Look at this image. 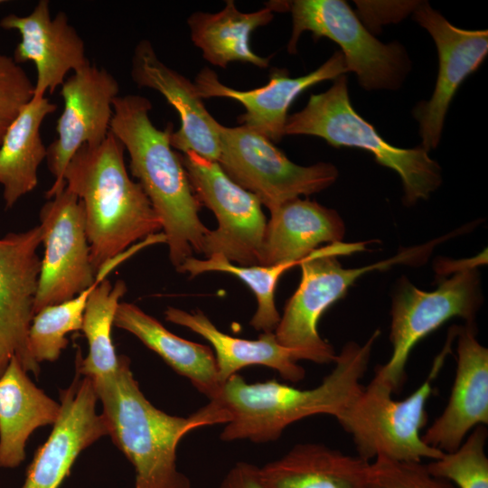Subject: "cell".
<instances>
[{"instance_id":"13","label":"cell","mask_w":488,"mask_h":488,"mask_svg":"<svg viewBox=\"0 0 488 488\" xmlns=\"http://www.w3.org/2000/svg\"><path fill=\"white\" fill-rule=\"evenodd\" d=\"M413 19L431 35L438 56L433 94L412 112L418 123L420 146L429 152L441 140L446 115L459 86L487 56L488 32L456 27L427 2H418Z\"/></svg>"},{"instance_id":"16","label":"cell","mask_w":488,"mask_h":488,"mask_svg":"<svg viewBox=\"0 0 488 488\" xmlns=\"http://www.w3.org/2000/svg\"><path fill=\"white\" fill-rule=\"evenodd\" d=\"M60 399L59 418L37 449L22 488H59L80 452L108 435L104 416L96 411L98 397L89 378L76 371Z\"/></svg>"},{"instance_id":"5","label":"cell","mask_w":488,"mask_h":488,"mask_svg":"<svg viewBox=\"0 0 488 488\" xmlns=\"http://www.w3.org/2000/svg\"><path fill=\"white\" fill-rule=\"evenodd\" d=\"M286 135L314 136L334 147H354L370 152L378 164L399 175L406 205L428 199L442 183L441 167L427 151L421 146L392 145L357 113L350 100L345 74L334 79L324 92L312 94L302 110L288 115Z\"/></svg>"},{"instance_id":"9","label":"cell","mask_w":488,"mask_h":488,"mask_svg":"<svg viewBox=\"0 0 488 488\" xmlns=\"http://www.w3.org/2000/svg\"><path fill=\"white\" fill-rule=\"evenodd\" d=\"M483 302L475 264L457 267L433 291H423L406 277L399 280L391 303L389 341L392 353L387 362L375 369L373 380L399 392L406 380L410 352L425 336L453 317L474 323Z\"/></svg>"},{"instance_id":"34","label":"cell","mask_w":488,"mask_h":488,"mask_svg":"<svg viewBox=\"0 0 488 488\" xmlns=\"http://www.w3.org/2000/svg\"><path fill=\"white\" fill-rule=\"evenodd\" d=\"M219 488H264L258 467L248 462L236 463L224 475Z\"/></svg>"},{"instance_id":"4","label":"cell","mask_w":488,"mask_h":488,"mask_svg":"<svg viewBox=\"0 0 488 488\" xmlns=\"http://www.w3.org/2000/svg\"><path fill=\"white\" fill-rule=\"evenodd\" d=\"M91 380L108 436L136 471L134 488H191L189 478L177 469L176 450L187 433L206 427L198 411L184 418L155 407L141 391L124 355L114 373Z\"/></svg>"},{"instance_id":"7","label":"cell","mask_w":488,"mask_h":488,"mask_svg":"<svg viewBox=\"0 0 488 488\" xmlns=\"http://www.w3.org/2000/svg\"><path fill=\"white\" fill-rule=\"evenodd\" d=\"M367 242H338L318 248L305 258L300 284L286 302L283 314L274 331L278 343L296 352L299 361L315 363L333 362V347L318 333V323L324 313L346 294L348 288L362 275L384 270L398 264L418 265L420 252L417 247L402 249L395 256L366 267L344 268L337 257L366 250Z\"/></svg>"},{"instance_id":"24","label":"cell","mask_w":488,"mask_h":488,"mask_svg":"<svg viewBox=\"0 0 488 488\" xmlns=\"http://www.w3.org/2000/svg\"><path fill=\"white\" fill-rule=\"evenodd\" d=\"M26 373L12 357L0 377V467L20 465L31 434L53 425L61 412V404L37 388Z\"/></svg>"},{"instance_id":"22","label":"cell","mask_w":488,"mask_h":488,"mask_svg":"<svg viewBox=\"0 0 488 488\" xmlns=\"http://www.w3.org/2000/svg\"><path fill=\"white\" fill-rule=\"evenodd\" d=\"M164 315L167 321L188 328L210 343L221 385L243 368L252 365L273 369L293 383L305 377V369L297 363L296 352L281 345L274 332L261 333L256 340L242 339L219 330L202 310L186 312L170 306Z\"/></svg>"},{"instance_id":"21","label":"cell","mask_w":488,"mask_h":488,"mask_svg":"<svg viewBox=\"0 0 488 488\" xmlns=\"http://www.w3.org/2000/svg\"><path fill=\"white\" fill-rule=\"evenodd\" d=\"M258 265L301 263L323 243L342 242L341 216L310 200L295 198L269 211Z\"/></svg>"},{"instance_id":"19","label":"cell","mask_w":488,"mask_h":488,"mask_svg":"<svg viewBox=\"0 0 488 488\" xmlns=\"http://www.w3.org/2000/svg\"><path fill=\"white\" fill-rule=\"evenodd\" d=\"M457 359L446 408L422 435L428 446L453 452L477 426L488 424V350L476 338L474 323L456 326Z\"/></svg>"},{"instance_id":"30","label":"cell","mask_w":488,"mask_h":488,"mask_svg":"<svg viewBox=\"0 0 488 488\" xmlns=\"http://www.w3.org/2000/svg\"><path fill=\"white\" fill-rule=\"evenodd\" d=\"M99 274L96 275L91 286L73 298L48 305L33 315L29 330V348L39 364L57 361L69 343L66 335L81 330L89 296L106 278Z\"/></svg>"},{"instance_id":"18","label":"cell","mask_w":488,"mask_h":488,"mask_svg":"<svg viewBox=\"0 0 488 488\" xmlns=\"http://www.w3.org/2000/svg\"><path fill=\"white\" fill-rule=\"evenodd\" d=\"M346 72L344 57L337 51L320 67L304 76L291 78L286 70L274 69L267 84L253 89L228 87L209 68H203L197 74L194 85L202 99L228 98L239 101L245 113L238 117V122L272 143H277L285 136L287 112L293 101L308 88L324 80H333Z\"/></svg>"},{"instance_id":"31","label":"cell","mask_w":488,"mask_h":488,"mask_svg":"<svg viewBox=\"0 0 488 488\" xmlns=\"http://www.w3.org/2000/svg\"><path fill=\"white\" fill-rule=\"evenodd\" d=\"M487 436L486 426H477L457 449L427 464V470L456 488H488Z\"/></svg>"},{"instance_id":"29","label":"cell","mask_w":488,"mask_h":488,"mask_svg":"<svg viewBox=\"0 0 488 488\" xmlns=\"http://www.w3.org/2000/svg\"><path fill=\"white\" fill-rule=\"evenodd\" d=\"M205 258V259L188 258L176 270L180 273H188L191 277L205 272H223L237 277L249 287L257 299V309L249 322L250 326L262 333L274 332L280 320L275 303L277 284L286 270L300 264L240 266L229 261L223 255L218 253Z\"/></svg>"},{"instance_id":"15","label":"cell","mask_w":488,"mask_h":488,"mask_svg":"<svg viewBox=\"0 0 488 488\" xmlns=\"http://www.w3.org/2000/svg\"><path fill=\"white\" fill-rule=\"evenodd\" d=\"M39 225L0 238V377L12 357L36 377L40 364L29 348V330L41 269Z\"/></svg>"},{"instance_id":"27","label":"cell","mask_w":488,"mask_h":488,"mask_svg":"<svg viewBox=\"0 0 488 488\" xmlns=\"http://www.w3.org/2000/svg\"><path fill=\"white\" fill-rule=\"evenodd\" d=\"M57 109L42 97L33 99L7 128L0 144V185L5 209L35 189L38 169L46 159L41 136L44 118Z\"/></svg>"},{"instance_id":"28","label":"cell","mask_w":488,"mask_h":488,"mask_svg":"<svg viewBox=\"0 0 488 488\" xmlns=\"http://www.w3.org/2000/svg\"><path fill=\"white\" fill-rule=\"evenodd\" d=\"M127 292L123 280L115 284L105 278L89 296L81 330L87 339L89 352L82 359L76 356V371L91 380L114 373L119 363L112 341V326L120 299Z\"/></svg>"},{"instance_id":"32","label":"cell","mask_w":488,"mask_h":488,"mask_svg":"<svg viewBox=\"0 0 488 488\" xmlns=\"http://www.w3.org/2000/svg\"><path fill=\"white\" fill-rule=\"evenodd\" d=\"M366 488H456L433 475L421 462L379 456L370 462Z\"/></svg>"},{"instance_id":"26","label":"cell","mask_w":488,"mask_h":488,"mask_svg":"<svg viewBox=\"0 0 488 488\" xmlns=\"http://www.w3.org/2000/svg\"><path fill=\"white\" fill-rule=\"evenodd\" d=\"M273 17V10L267 5L243 13L233 0H227L220 12H195L188 17L187 23L192 42L211 64L225 69L230 62L240 61L264 69L268 67L271 56L256 54L249 40L254 30L268 24Z\"/></svg>"},{"instance_id":"1","label":"cell","mask_w":488,"mask_h":488,"mask_svg":"<svg viewBox=\"0 0 488 488\" xmlns=\"http://www.w3.org/2000/svg\"><path fill=\"white\" fill-rule=\"evenodd\" d=\"M380 330L363 343H347L333 361V369L312 389H298L276 380L249 383L239 373L221 386L218 397L201 408L211 426L224 424V442L277 441L291 424L319 414L336 419L361 390Z\"/></svg>"},{"instance_id":"23","label":"cell","mask_w":488,"mask_h":488,"mask_svg":"<svg viewBox=\"0 0 488 488\" xmlns=\"http://www.w3.org/2000/svg\"><path fill=\"white\" fill-rule=\"evenodd\" d=\"M370 462L320 443L294 446L258 467L264 488H366Z\"/></svg>"},{"instance_id":"6","label":"cell","mask_w":488,"mask_h":488,"mask_svg":"<svg viewBox=\"0 0 488 488\" xmlns=\"http://www.w3.org/2000/svg\"><path fill=\"white\" fill-rule=\"evenodd\" d=\"M456 335L453 326L441 352L435 358L426 380L401 400L392 398L387 387L371 380L336 419L352 436L357 455L370 462L379 456L399 461L436 460L444 452L426 444L420 432L427 422V402L432 383L451 352Z\"/></svg>"},{"instance_id":"20","label":"cell","mask_w":488,"mask_h":488,"mask_svg":"<svg viewBox=\"0 0 488 488\" xmlns=\"http://www.w3.org/2000/svg\"><path fill=\"white\" fill-rule=\"evenodd\" d=\"M131 78L136 86L160 92L177 111L181 124L171 134L173 148L218 161L220 123L204 107L194 83L163 63L148 40H141L134 49Z\"/></svg>"},{"instance_id":"8","label":"cell","mask_w":488,"mask_h":488,"mask_svg":"<svg viewBox=\"0 0 488 488\" xmlns=\"http://www.w3.org/2000/svg\"><path fill=\"white\" fill-rule=\"evenodd\" d=\"M267 5L273 12L291 13L290 54L296 53L304 32H311L314 40L328 38L341 47L347 71L356 74L365 90H396L411 70L405 48L398 42L383 43L374 37L345 1H270Z\"/></svg>"},{"instance_id":"10","label":"cell","mask_w":488,"mask_h":488,"mask_svg":"<svg viewBox=\"0 0 488 488\" xmlns=\"http://www.w3.org/2000/svg\"><path fill=\"white\" fill-rule=\"evenodd\" d=\"M219 132L217 163L234 183L256 195L269 211L289 200L320 192L338 177L333 164L298 165L269 139L245 126L220 124Z\"/></svg>"},{"instance_id":"3","label":"cell","mask_w":488,"mask_h":488,"mask_svg":"<svg viewBox=\"0 0 488 488\" xmlns=\"http://www.w3.org/2000/svg\"><path fill=\"white\" fill-rule=\"evenodd\" d=\"M124 152L109 132L99 145H82L64 172L66 188L83 206L95 275L136 241L162 230L142 187L128 175Z\"/></svg>"},{"instance_id":"25","label":"cell","mask_w":488,"mask_h":488,"mask_svg":"<svg viewBox=\"0 0 488 488\" xmlns=\"http://www.w3.org/2000/svg\"><path fill=\"white\" fill-rule=\"evenodd\" d=\"M114 324L139 339L175 372L186 378L209 400L218 397L221 384L212 349L179 337L157 319L132 303L120 302Z\"/></svg>"},{"instance_id":"17","label":"cell","mask_w":488,"mask_h":488,"mask_svg":"<svg viewBox=\"0 0 488 488\" xmlns=\"http://www.w3.org/2000/svg\"><path fill=\"white\" fill-rule=\"evenodd\" d=\"M0 27L16 30L21 35L14 60L16 63L32 61L36 68L33 99L45 97L61 86L70 71H76L90 62L86 55L84 40L60 11L51 15L50 2L40 0L25 16L8 14L0 20Z\"/></svg>"},{"instance_id":"35","label":"cell","mask_w":488,"mask_h":488,"mask_svg":"<svg viewBox=\"0 0 488 488\" xmlns=\"http://www.w3.org/2000/svg\"><path fill=\"white\" fill-rule=\"evenodd\" d=\"M3 3H5V1H3V0H0V5H2Z\"/></svg>"},{"instance_id":"33","label":"cell","mask_w":488,"mask_h":488,"mask_svg":"<svg viewBox=\"0 0 488 488\" xmlns=\"http://www.w3.org/2000/svg\"><path fill=\"white\" fill-rule=\"evenodd\" d=\"M33 94L34 83L26 71L13 57L0 52V144Z\"/></svg>"},{"instance_id":"2","label":"cell","mask_w":488,"mask_h":488,"mask_svg":"<svg viewBox=\"0 0 488 488\" xmlns=\"http://www.w3.org/2000/svg\"><path fill=\"white\" fill-rule=\"evenodd\" d=\"M151 108L145 97L118 95L113 102L110 132L128 153L131 174L161 221L170 261L177 268L193 252L202 254L210 230L199 218L202 204L181 155L171 145L173 125L157 128L149 117Z\"/></svg>"},{"instance_id":"14","label":"cell","mask_w":488,"mask_h":488,"mask_svg":"<svg viewBox=\"0 0 488 488\" xmlns=\"http://www.w3.org/2000/svg\"><path fill=\"white\" fill-rule=\"evenodd\" d=\"M118 93L116 78L90 63L64 80L61 89L64 106L56 124L57 138L47 147L46 160L54 176L46 192L48 199L65 187L64 172L74 154L82 145H99L108 136Z\"/></svg>"},{"instance_id":"12","label":"cell","mask_w":488,"mask_h":488,"mask_svg":"<svg viewBox=\"0 0 488 488\" xmlns=\"http://www.w3.org/2000/svg\"><path fill=\"white\" fill-rule=\"evenodd\" d=\"M40 221L44 252L34 314L48 305L73 298L96 280L80 199L65 186L42 205Z\"/></svg>"},{"instance_id":"11","label":"cell","mask_w":488,"mask_h":488,"mask_svg":"<svg viewBox=\"0 0 488 488\" xmlns=\"http://www.w3.org/2000/svg\"><path fill=\"white\" fill-rule=\"evenodd\" d=\"M192 190L202 205L215 215L202 254H221L240 266L258 265L267 219L256 195L234 183L217 162L192 151L181 155Z\"/></svg>"}]
</instances>
